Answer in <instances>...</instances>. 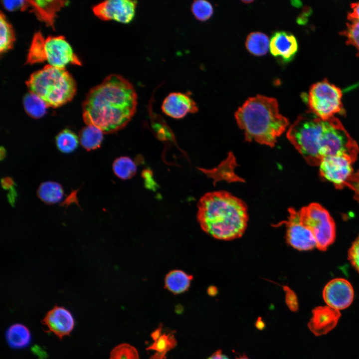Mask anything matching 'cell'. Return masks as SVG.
I'll return each instance as SVG.
<instances>
[{"label":"cell","mask_w":359,"mask_h":359,"mask_svg":"<svg viewBox=\"0 0 359 359\" xmlns=\"http://www.w3.org/2000/svg\"><path fill=\"white\" fill-rule=\"evenodd\" d=\"M137 105L133 84L121 75L112 74L88 93L83 105V120L104 133H114L129 123Z\"/></svg>","instance_id":"1"},{"label":"cell","mask_w":359,"mask_h":359,"mask_svg":"<svg viewBox=\"0 0 359 359\" xmlns=\"http://www.w3.org/2000/svg\"><path fill=\"white\" fill-rule=\"evenodd\" d=\"M197 218L208 235L225 241L241 237L249 219L245 202L224 190L209 192L200 198Z\"/></svg>","instance_id":"2"},{"label":"cell","mask_w":359,"mask_h":359,"mask_svg":"<svg viewBox=\"0 0 359 359\" xmlns=\"http://www.w3.org/2000/svg\"><path fill=\"white\" fill-rule=\"evenodd\" d=\"M237 124L245 140L274 147L289 122L280 114L277 100L258 95L249 98L235 113Z\"/></svg>","instance_id":"3"},{"label":"cell","mask_w":359,"mask_h":359,"mask_svg":"<svg viewBox=\"0 0 359 359\" xmlns=\"http://www.w3.org/2000/svg\"><path fill=\"white\" fill-rule=\"evenodd\" d=\"M29 92L41 98L48 107H58L70 101L76 92L75 81L65 68L46 65L33 73L26 81Z\"/></svg>","instance_id":"4"},{"label":"cell","mask_w":359,"mask_h":359,"mask_svg":"<svg viewBox=\"0 0 359 359\" xmlns=\"http://www.w3.org/2000/svg\"><path fill=\"white\" fill-rule=\"evenodd\" d=\"M325 132L326 120L310 111L297 117L288 129L287 138L309 165L317 166L322 160Z\"/></svg>","instance_id":"5"},{"label":"cell","mask_w":359,"mask_h":359,"mask_svg":"<svg viewBox=\"0 0 359 359\" xmlns=\"http://www.w3.org/2000/svg\"><path fill=\"white\" fill-rule=\"evenodd\" d=\"M44 61L60 68H64L69 64H81L64 36H50L44 38L41 33L38 31L33 36L26 63L33 64Z\"/></svg>","instance_id":"6"},{"label":"cell","mask_w":359,"mask_h":359,"mask_svg":"<svg viewBox=\"0 0 359 359\" xmlns=\"http://www.w3.org/2000/svg\"><path fill=\"white\" fill-rule=\"evenodd\" d=\"M298 212L301 222L312 232L316 247L326 251L336 238L335 223L329 212L320 204L312 203Z\"/></svg>","instance_id":"7"},{"label":"cell","mask_w":359,"mask_h":359,"mask_svg":"<svg viewBox=\"0 0 359 359\" xmlns=\"http://www.w3.org/2000/svg\"><path fill=\"white\" fill-rule=\"evenodd\" d=\"M342 97L341 89L324 79L311 86L308 104L311 112L323 120H327L343 111Z\"/></svg>","instance_id":"8"},{"label":"cell","mask_w":359,"mask_h":359,"mask_svg":"<svg viewBox=\"0 0 359 359\" xmlns=\"http://www.w3.org/2000/svg\"><path fill=\"white\" fill-rule=\"evenodd\" d=\"M355 162L350 157L336 155L324 158L320 165V173L325 179L341 189L348 186L354 176L352 165Z\"/></svg>","instance_id":"9"},{"label":"cell","mask_w":359,"mask_h":359,"mask_svg":"<svg viewBox=\"0 0 359 359\" xmlns=\"http://www.w3.org/2000/svg\"><path fill=\"white\" fill-rule=\"evenodd\" d=\"M137 5L136 0H108L95 5L93 11L101 20L128 24L135 16Z\"/></svg>","instance_id":"10"},{"label":"cell","mask_w":359,"mask_h":359,"mask_svg":"<svg viewBox=\"0 0 359 359\" xmlns=\"http://www.w3.org/2000/svg\"><path fill=\"white\" fill-rule=\"evenodd\" d=\"M288 219L286 224V239L287 243L299 251H307L316 247L315 238L310 230L301 222L298 211L293 208L288 209Z\"/></svg>","instance_id":"11"},{"label":"cell","mask_w":359,"mask_h":359,"mask_svg":"<svg viewBox=\"0 0 359 359\" xmlns=\"http://www.w3.org/2000/svg\"><path fill=\"white\" fill-rule=\"evenodd\" d=\"M323 297L327 306L340 311L347 308L352 303L354 289L348 280L343 278L334 279L325 286Z\"/></svg>","instance_id":"12"},{"label":"cell","mask_w":359,"mask_h":359,"mask_svg":"<svg viewBox=\"0 0 359 359\" xmlns=\"http://www.w3.org/2000/svg\"><path fill=\"white\" fill-rule=\"evenodd\" d=\"M162 110L166 115L176 119L183 118L189 113H195L198 110L196 102L188 92H174L164 99Z\"/></svg>","instance_id":"13"},{"label":"cell","mask_w":359,"mask_h":359,"mask_svg":"<svg viewBox=\"0 0 359 359\" xmlns=\"http://www.w3.org/2000/svg\"><path fill=\"white\" fill-rule=\"evenodd\" d=\"M312 312V317L308 323V327L317 336L326 335L333 330L341 316L339 310L328 306L315 307Z\"/></svg>","instance_id":"14"},{"label":"cell","mask_w":359,"mask_h":359,"mask_svg":"<svg viewBox=\"0 0 359 359\" xmlns=\"http://www.w3.org/2000/svg\"><path fill=\"white\" fill-rule=\"evenodd\" d=\"M42 323L49 331L59 339L68 336L74 328L75 322L71 312L63 307L56 306L49 311Z\"/></svg>","instance_id":"15"},{"label":"cell","mask_w":359,"mask_h":359,"mask_svg":"<svg viewBox=\"0 0 359 359\" xmlns=\"http://www.w3.org/2000/svg\"><path fill=\"white\" fill-rule=\"evenodd\" d=\"M298 49L297 40L290 32L278 31L271 36L269 44L270 52L273 56L279 58L284 62L292 60Z\"/></svg>","instance_id":"16"},{"label":"cell","mask_w":359,"mask_h":359,"mask_svg":"<svg viewBox=\"0 0 359 359\" xmlns=\"http://www.w3.org/2000/svg\"><path fill=\"white\" fill-rule=\"evenodd\" d=\"M174 332L165 328L160 324L158 328L152 333L151 337L154 342L147 348V350L155 352L150 359H166V355L177 345Z\"/></svg>","instance_id":"17"},{"label":"cell","mask_w":359,"mask_h":359,"mask_svg":"<svg viewBox=\"0 0 359 359\" xmlns=\"http://www.w3.org/2000/svg\"><path fill=\"white\" fill-rule=\"evenodd\" d=\"M30 6L37 17L49 26L53 27L56 13L63 7L66 1L63 0H28Z\"/></svg>","instance_id":"18"},{"label":"cell","mask_w":359,"mask_h":359,"mask_svg":"<svg viewBox=\"0 0 359 359\" xmlns=\"http://www.w3.org/2000/svg\"><path fill=\"white\" fill-rule=\"evenodd\" d=\"M8 345L13 349H21L30 343L31 337L28 329L21 324H14L10 326L5 334Z\"/></svg>","instance_id":"19"},{"label":"cell","mask_w":359,"mask_h":359,"mask_svg":"<svg viewBox=\"0 0 359 359\" xmlns=\"http://www.w3.org/2000/svg\"><path fill=\"white\" fill-rule=\"evenodd\" d=\"M37 193L43 202L53 204L59 202L62 199L64 191L59 183L53 181H47L39 185Z\"/></svg>","instance_id":"20"},{"label":"cell","mask_w":359,"mask_h":359,"mask_svg":"<svg viewBox=\"0 0 359 359\" xmlns=\"http://www.w3.org/2000/svg\"><path fill=\"white\" fill-rule=\"evenodd\" d=\"M191 277L184 272L176 270L170 272L165 279L166 287L174 294H180L189 288Z\"/></svg>","instance_id":"21"},{"label":"cell","mask_w":359,"mask_h":359,"mask_svg":"<svg viewBox=\"0 0 359 359\" xmlns=\"http://www.w3.org/2000/svg\"><path fill=\"white\" fill-rule=\"evenodd\" d=\"M102 131L97 127L87 125L80 132V142L82 146L90 151L99 148L103 139Z\"/></svg>","instance_id":"22"},{"label":"cell","mask_w":359,"mask_h":359,"mask_svg":"<svg viewBox=\"0 0 359 359\" xmlns=\"http://www.w3.org/2000/svg\"><path fill=\"white\" fill-rule=\"evenodd\" d=\"M270 40L268 36L261 32H253L247 37L245 46L247 50L256 56L265 55L269 48Z\"/></svg>","instance_id":"23"},{"label":"cell","mask_w":359,"mask_h":359,"mask_svg":"<svg viewBox=\"0 0 359 359\" xmlns=\"http://www.w3.org/2000/svg\"><path fill=\"white\" fill-rule=\"evenodd\" d=\"M24 109L30 117L38 119L43 117L46 112L48 106L46 103L35 94L29 92L23 99Z\"/></svg>","instance_id":"24"},{"label":"cell","mask_w":359,"mask_h":359,"mask_svg":"<svg viewBox=\"0 0 359 359\" xmlns=\"http://www.w3.org/2000/svg\"><path fill=\"white\" fill-rule=\"evenodd\" d=\"M112 169L115 175L119 179L126 180L131 179L137 172L135 163L129 157L122 156L113 162Z\"/></svg>","instance_id":"25"},{"label":"cell","mask_w":359,"mask_h":359,"mask_svg":"<svg viewBox=\"0 0 359 359\" xmlns=\"http://www.w3.org/2000/svg\"><path fill=\"white\" fill-rule=\"evenodd\" d=\"M0 52L2 54L11 49L15 41L13 28L2 11L0 14Z\"/></svg>","instance_id":"26"},{"label":"cell","mask_w":359,"mask_h":359,"mask_svg":"<svg viewBox=\"0 0 359 359\" xmlns=\"http://www.w3.org/2000/svg\"><path fill=\"white\" fill-rule=\"evenodd\" d=\"M55 143L58 149L64 153L73 152L78 145V138L72 131L64 129L59 132L55 138Z\"/></svg>","instance_id":"27"},{"label":"cell","mask_w":359,"mask_h":359,"mask_svg":"<svg viewBox=\"0 0 359 359\" xmlns=\"http://www.w3.org/2000/svg\"><path fill=\"white\" fill-rule=\"evenodd\" d=\"M192 13L197 20L205 21L213 15V7L210 2L206 0H196L191 5Z\"/></svg>","instance_id":"28"},{"label":"cell","mask_w":359,"mask_h":359,"mask_svg":"<svg viewBox=\"0 0 359 359\" xmlns=\"http://www.w3.org/2000/svg\"><path fill=\"white\" fill-rule=\"evenodd\" d=\"M110 359H140L136 349L128 344H121L111 352Z\"/></svg>","instance_id":"29"},{"label":"cell","mask_w":359,"mask_h":359,"mask_svg":"<svg viewBox=\"0 0 359 359\" xmlns=\"http://www.w3.org/2000/svg\"><path fill=\"white\" fill-rule=\"evenodd\" d=\"M340 33L346 37L348 44L356 47L359 56V21H350L347 24L346 28Z\"/></svg>","instance_id":"30"},{"label":"cell","mask_w":359,"mask_h":359,"mask_svg":"<svg viewBox=\"0 0 359 359\" xmlns=\"http://www.w3.org/2000/svg\"><path fill=\"white\" fill-rule=\"evenodd\" d=\"M348 258L352 265L359 272V236L349 250Z\"/></svg>","instance_id":"31"},{"label":"cell","mask_w":359,"mask_h":359,"mask_svg":"<svg viewBox=\"0 0 359 359\" xmlns=\"http://www.w3.org/2000/svg\"><path fill=\"white\" fill-rule=\"evenodd\" d=\"M286 292L285 301L288 308L292 312L298 310L299 304L296 294L288 287L285 288Z\"/></svg>","instance_id":"32"},{"label":"cell","mask_w":359,"mask_h":359,"mask_svg":"<svg viewBox=\"0 0 359 359\" xmlns=\"http://www.w3.org/2000/svg\"><path fill=\"white\" fill-rule=\"evenodd\" d=\"M4 7L9 11L25 10L28 6V0H3Z\"/></svg>","instance_id":"33"},{"label":"cell","mask_w":359,"mask_h":359,"mask_svg":"<svg viewBox=\"0 0 359 359\" xmlns=\"http://www.w3.org/2000/svg\"><path fill=\"white\" fill-rule=\"evenodd\" d=\"M352 11L348 14L347 18L349 21H359V2L352 3L351 4Z\"/></svg>","instance_id":"34"},{"label":"cell","mask_w":359,"mask_h":359,"mask_svg":"<svg viewBox=\"0 0 359 359\" xmlns=\"http://www.w3.org/2000/svg\"><path fill=\"white\" fill-rule=\"evenodd\" d=\"M207 359H229L228 358L222 354L221 350L215 352Z\"/></svg>","instance_id":"35"},{"label":"cell","mask_w":359,"mask_h":359,"mask_svg":"<svg viewBox=\"0 0 359 359\" xmlns=\"http://www.w3.org/2000/svg\"><path fill=\"white\" fill-rule=\"evenodd\" d=\"M255 326L257 329L260 330H262L264 329L265 324L261 317H258L256 322Z\"/></svg>","instance_id":"36"},{"label":"cell","mask_w":359,"mask_h":359,"mask_svg":"<svg viewBox=\"0 0 359 359\" xmlns=\"http://www.w3.org/2000/svg\"><path fill=\"white\" fill-rule=\"evenodd\" d=\"M235 359H249L248 357L244 354L242 355H239L238 356L236 357Z\"/></svg>","instance_id":"37"},{"label":"cell","mask_w":359,"mask_h":359,"mask_svg":"<svg viewBox=\"0 0 359 359\" xmlns=\"http://www.w3.org/2000/svg\"><path fill=\"white\" fill-rule=\"evenodd\" d=\"M252 1H253V0H243L242 1V2L245 3H250V2H252Z\"/></svg>","instance_id":"38"}]
</instances>
